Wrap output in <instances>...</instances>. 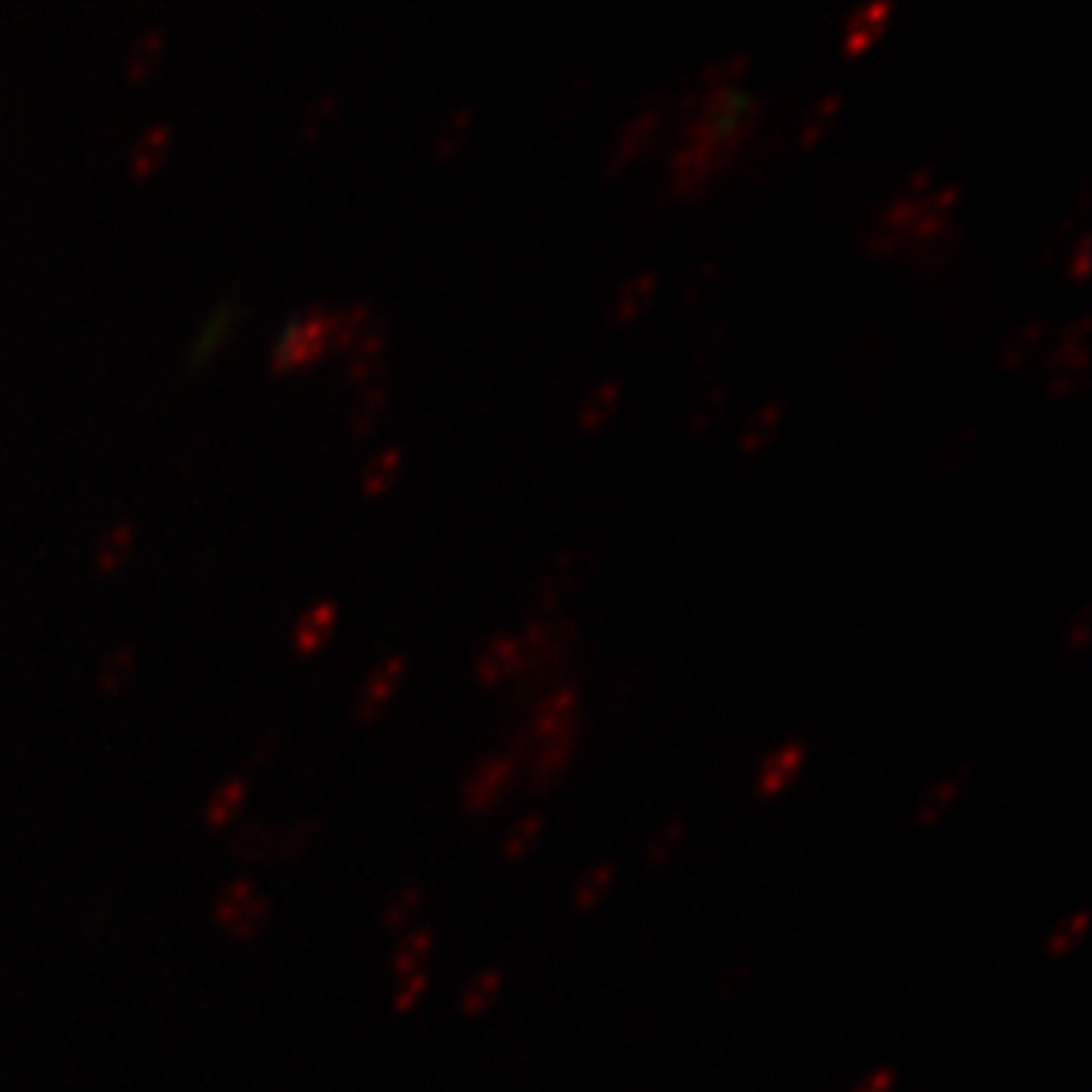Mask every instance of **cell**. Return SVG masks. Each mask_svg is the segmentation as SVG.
Instances as JSON below:
<instances>
[{
  "mask_svg": "<svg viewBox=\"0 0 1092 1092\" xmlns=\"http://www.w3.org/2000/svg\"><path fill=\"white\" fill-rule=\"evenodd\" d=\"M328 343H331V310L313 307L286 325V331L273 346V365L276 368L307 365L325 352Z\"/></svg>",
  "mask_w": 1092,
  "mask_h": 1092,
  "instance_id": "cell-1",
  "label": "cell"
},
{
  "mask_svg": "<svg viewBox=\"0 0 1092 1092\" xmlns=\"http://www.w3.org/2000/svg\"><path fill=\"white\" fill-rule=\"evenodd\" d=\"M896 1090V1071L893 1068H877L871 1071L853 1092H893Z\"/></svg>",
  "mask_w": 1092,
  "mask_h": 1092,
  "instance_id": "cell-45",
  "label": "cell"
},
{
  "mask_svg": "<svg viewBox=\"0 0 1092 1092\" xmlns=\"http://www.w3.org/2000/svg\"><path fill=\"white\" fill-rule=\"evenodd\" d=\"M613 880H616V868L601 862L595 868H589L586 874H579V880L574 883V907L577 910H592L598 907L601 901L607 899V893L613 890Z\"/></svg>",
  "mask_w": 1092,
  "mask_h": 1092,
  "instance_id": "cell-26",
  "label": "cell"
},
{
  "mask_svg": "<svg viewBox=\"0 0 1092 1092\" xmlns=\"http://www.w3.org/2000/svg\"><path fill=\"white\" fill-rule=\"evenodd\" d=\"M632 1092H665V1081H662V1078H649V1081H643L641 1087H635Z\"/></svg>",
  "mask_w": 1092,
  "mask_h": 1092,
  "instance_id": "cell-47",
  "label": "cell"
},
{
  "mask_svg": "<svg viewBox=\"0 0 1092 1092\" xmlns=\"http://www.w3.org/2000/svg\"><path fill=\"white\" fill-rule=\"evenodd\" d=\"M401 458H404V452H401V447H386V450H380L371 461H368V467H365V474H362V486H365V492H383V489H388L391 486V480L398 477V467H401Z\"/></svg>",
  "mask_w": 1092,
  "mask_h": 1092,
  "instance_id": "cell-33",
  "label": "cell"
},
{
  "mask_svg": "<svg viewBox=\"0 0 1092 1092\" xmlns=\"http://www.w3.org/2000/svg\"><path fill=\"white\" fill-rule=\"evenodd\" d=\"M422 904H425V896L419 887H404L401 893H394L386 904V926L391 929H404L410 926L419 913H422Z\"/></svg>",
  "mask_w": 1092,
  "mask_h": 1092,
  "instance_id": "cell-39",
  "label": "cell"
},
{
  "mask_svg": "<svg viewBox=\"0 0 1092 1092\" xmlns=\"http://www.w3.org/2000/svg\"><path fill=\"white\" fill-rule=\"evenodd\" d=\"M1087 932H1090V910H1078V913L1065 916V919L1050 932V938H1047V944H1044V953H1047L1050 959H1062V956L1075 953V950L1084 944Z\"/></svg>",
  "mask_w": 1092,
  "mask_h": 1092,
  "instance_id": "cell-24",
  "label": "cell"
},
{
  "mask_svg": "<svg viewBox=\"0 0 1092 1092\" xmlns=\"http://www.w3.org/2000/svg\"><path fill=\"white\" fill-rule=\"evenodd\" d=\"M890 12H893L890 3H868V6H862V9L850 18V25H846L843 49L853 52V55L862 52V49H868V46L880 37V31H883Z\"/></svg>",
  "mask_w": 1092,
  "mask_h": 1092,
  "instance_id": "cell-17",
  "label": "cell"
},
{
  "mask_svg": "<svg viewBox=\"0 0 1092 1092\" xmlns=\"http://www.w3.org/2000/svg\"><path fill=\"white\" fill-rule=\"evenodd\" d=\"M334 619H337V607L334 601H319L313 604L295 626V649L298 652H313L319 649L322 641L331 635L334 629Z\"/></svg>",
  "mask_w": 1092,
  "mask_h": 1092,
  "instance_id": "cell-21",
  "label": "cell"
},
{
  "mask_svg": "<svg viewBox=\"0 0 1092 1092\" xmlns=\"http://www.w3.org/2000/svg\"><path fill=\"white\" fill-rule=\"evenodd\" d=\"M963 786L965 771L944 774L941 780H935V783L922 792V798L916 801V807H913V826H916V829H935V826H941V823L950 817V811L956 807V801H959V795H963Z\"/></svg>",
  "mask_w": 1092,
  "mask_h": 1092,
  "instance_id": "cell-10",
  "label": "cell"
},
{
  "mask_svg": "<svg viewBox=\"0 0 1092 1092\" xmlns=\"http://www.w3.org/2000/svg\"><path fill=\"white\" fill-rule=\"evenodd\" d=\"M470 125H474V110H470V107L452 110L450 116L435 130V152H438V155H450V152H455V149L467 140Z\"/></svg>",
  "mask_w": 1092,
  "mask_h": 1092,
  "instance_id": "cell-35",
  "label": "cell"
},
{
  "mask_svg": "<svg viewBox=\"0 0 1092 1092\" xmlns=\"http://www.w3.org/2000/svg\"><path fill=\"white\" fill-rule=\"evenodd\" d=\"M780 425H783V404H780V401L762 404V407L753 410V413L747 416V422L741 425V435H738L741 450L747 452V455L765 450L774 438H777Z\"/></svg>",
  "mask_w": 1092,
  "mask_h": 1092,
  "instance_id": "cell-16",
  "label": "cell"
},
{
  "mask_svg": "<svg viewBox=\"0 0 1092 1092\" xmlns=\"http://www.w3.org/2000/svg\"><path fill=\"white\" fill-rule=\"evenodd\" d=\"M247 795H250V783L243 777L225 780L206 801V826L210 829H228L243 814Z\"/></svg>",
  "mask_w": 1092,
  "mask_h": 1092,
  "instance_id": "cell-15",
  "label": "cell"
},
{
  "mask_svg": "<svg viewBox=\"0 0 1092 1092\" xmlns=\"http://www.w3.org/2000/svg\"><path fill=\"white\" fill-rule=\"evenodd\" d=\"M655 292H658V276L652 270H638V273L626 276L623 286L613 295V307H610L613 322L638 319L643 310L652 304Z\"/></svg>",
  "mask_w": 1092,
  "mask_h": 1092,
  "instance_id": "cell-13",
  "label": "cell"
},
{
  "mask_svg": "<svg viewBox=\"0 0 1092 1092\" xmlns=\"http://www.w3.org/2000/svg\"><path fill=\"white\" fill-rule=\"evenodd\" d=\"M516 774V762L507 753H492L474 765L461 786V807L467 814H486L495 807V801L504 795Z\"/></svg>",
  "mask_w": 1092,
  "mask_h": 1092,
  "instance_id": "cell-6",
  "label": "cell"
},
{
  "mask_svg": "<svg viewBox=\"0 0 1092 1092\" xmlns=\"http://www.w3.org/2000/svg\"><path fill=\"white\" fill-rule=\"evenodd\" d=\"M425 989H428V974L425 971L410 974V977H398V986H394V995H391V1008L398 1014H410L422 1002Z\"/></svg>",
  "mask_w": 1092,
  "mask_h": 1092,
  "instance_id": "cell-42",
  "label": "cell"
},
{
  "mask_svg": "<svg viewBox=\"0 0 1092 1092\" xmlns=\"http://www.w3.org/2000/svg\"><path fill=\"white\" fill-rule=\"evenodd\" d=\"M161 49H164V31H161L158 25L146 28V31L134 40V46H130V52H128L130 76H134V79L146 76V73L155 67V62H158Z\"/></svg>",
  "mask_w": 1092,
  "mask_h": 1092,
  "instance_id": "cell-32",
  "label": "cell"
},
{
  "mask_svg": "<svg viewBox=\"0 0 1092 1092\" xmlns=\"http://www.w3.org/2000/svg\"><path fill=\"white\" fill-rule=\"evenodd\" d=\"M404 674H407V658H404V655H388V658H383V662L374 668V674L368 677V683H365V689H362V695H359V702H355L359 719H365V722L377 719L388 707V702L394 699V692H398Z\"/></svg>",
  "mask_w": 1092,
  "mask_h": 1092,
  "instance_id": "cell-9",
  "label": "cell"
},
{
  "mask_svg": "<svg viewBox=\"0 0 1092 1092\" xmlns=\"http://www.w3.org/2000/svg\"><path fill=\"white\" fill-rule=\"evenodd\" d=\"M689 820L686 817H671V820H665L655 832H652V837L646 840V846H643V859H646V865L649 868H665V865H671L683 850H686V843H689Z\"/></svg>",
  "mask_w": 1092,
  "mask_h": 1092,
  "instance_id": "cell-14",
  "label": "cell"
},
{
  "mask_svg": "<svg viewBox=\"0 0 1092 1092\" xmlns=\"http://www.w3.org/2000/svg\"><path fill=\"white\" fill-rule=\"evenodd\" d=\"M586 568H589V559H582V553H562L559 559H553V565L543 571V577L537 582L534 616L556 619V613L574 598L579 582L586 579Z\"/></svg>",
  "mask_w": 1092,
  "mask_h": 1092,
  "instance_id": "cell-5",
  "label": "cell"
},
{
  "mask_svg": "<svg viewBox=\"0 0 1092 1092\" xmlns=\"http://www.w3.org/2000/svg\"><path fill=\"white\" fill-rule=\"evenodd\" d=\"M386 401L388 388L383 386V383H368V386L362 388V394H359L352 413H349V431H352V435H368V431L377 425V419L383 416Z\"/></svg>",
  "mask_w": 1092,
  "mask_h": 1092,
  "instance_id": "cell-29",
  "label": "cell"
},
{
  "mask_svg": "<svg viewBox=\"0 0 1092 1092\" xmlns=\"http://www.w3.org/2000/svg\"><path fill=\"white\" fill-rule=\"evenodd\" d=\"M671 1026V1011L665 1005H646L643 1011H638L626 1028H623V1044L632 1047V1050H646L652 1047L655 1041H662V1034Z\"/></svg>",
  "mask_w": 1092,
  "mask_h": 1092,
  "instance_id": "cell-20",
  "label": "cell"
},
{
  "mask_svg": "<svg viewBox=\"0 0 1092 1092\" xmlns=\"http://www.w3.org/2000/svg\"><path fill=\"white\" fill-rule=\"evenodd\" d=\"M130 543H134V525L130 522H116L113 528L104 531V537L98 540V565L104 571L116 568L125 556H128Z\"/></svg>",
  "mask_w": 1092,
  "mask_h": 1092,
  "instance_id": "cell-36",
  "label": "cell"
},
{
  "mask_svg": "<svg viewBox=\"0 0 1092 1092\" xmlns=\"http://www.w3.org/2000/svg\"><path fill=\"white\" fill-rule=\"evenodd\" d=\"M641 692H643V674L638 671V668H629V671H623V674L613 680L610 692L604 695V707H607L610 713H626V710H632V707L638 705Z\"/></svg>",
  "mask_w": 1092,
  "mask_h": 1092,
  "instance_id": "cell-37",
  "label": "cell"
},
{
  "mask_svg": "<svg viewBox=\"0 0 1092 1092\" xmlns=\"http://www.w3.org/2000/svg\"><path fill=\"white\" fill-rule=\"evenodd\" d=\"M540 832H543V820H540V814H528V817H522L519 823L511 826V832H507L504 843H501L504 859H511V862H514V859L528 856V853L537 846Z\"/></svg>",
  "mask_w": 1092,
  "mask_h": 1092,
  "instance_id": "cell-34",
  "label": "cell"
},
{
  "mask_svg": "<svg viewBox=\"0 0 1092 1092\" xmlns=\"http://www.w3.org/2000/svg\"><path fill=\"white\" fill-rule=\"evenodd\" d=\"M431 950H435V932H431V929L410 932V935L404 938V944L398 947L394 959H391L394 974H398V977H410V974L425 971V965L431 959Z\"/></svg>",
  "mask_w": 1092,
  "mask_h": 1092,
  "instance_id": "cell-25",
  "label": "cell"
},
{
  "mask_svg": "<svg viewBox=\"0 0 1092 1092\" xmlns=\"http://www.w3.org/2000/svg\"><path fill=\"white\" fill-rule=\"evenodd\" d=\"M756 977H759V968L750 956H741L735 963H728L713 980V999L716 1005H735L741 1002L753 986H756Z\"/></svg>",
  "mask_w": 1092,
  "mask_h": 1092,
  "instance_id": "cell-19",
  "label": "cell"
},
{
  "mask_svg": "<svg viewBox=\"0 0 1092 1092\" xmlns=\"http://www.w3.org/2000/svg\"><path fill=\"white\" fill-rule=\"evenodd\" d=\"M371 313H374V310H371L368 301H349L346 307L331 310V343L349 349V346L359 340V334L365 331Z\"/></svg>",
  "mask_w": 1092,
  "mask_h": 1092,
  "instance_id": "cell-28",
  "label": "cell"
},
{
  "mask_svg": "<svg viewBox=\"0 0 1092 1092\" xmlns=\"http://www.w3.org/2000/svg\"><path fill=\"white\" fill-rule=\"evenodd\" d=\"M1092 641V619H1090V607H1081L1078 610V616H1075V623L1068 626V638H1065V646H1068V652H1075V655H1081L1087 646H1090Z\"/></svg>",
  "mask_w": 1092,
  "mask_h": 1092,
  "instance_id": "cell-44",
  "label": "cell"
},
{
  "mask_svg": "<svg viewBox=\"0 0 1092 1092\" xmlns=\"http://www.w3.org/2000/svg\"><path fill=\"white\" fill-rule=\"evenodd\" d=\"M1047 346V325L1038 319L1026 322L1023 328H1017L1008 340H1005V349H1002V362L1017 368V365H1028L1034 362Z\"/></svg>",
  "mask_w": 1092,
  "mask_h": 1092,
  "instance_id": "cell-22",
  "label": "cell"
},
{
  "mask_svg": "<svg viewBox=\"0 0 1092 1092\" xmlns=\"http://www.w3.org/2000/svg\"><path fill=\"white\" fill-rule=\"evenodd\" d=\"M130 671H134V649L122 646V649H116V652H110L104 658V665L98 671V686L104 692H116V689H122V683L128 680Z\"/></svg>",
  "mask_w": 1092,
  "mask_h": 1092,
  "instance_id": "cell-40",
  "label": "cell"
},
{
  "mask_svg": "<svg viewBox=\"0 0 1092 1092\" xmlns=\"http://www.w3.org/2000/svg\"><path fill=\"white\" fill-rule=\"evenodd\" d=\"M171 143V128L164 122H155L152 128H146L137 140H134V149H130V167L137 174H146L158 164V158L164 155Z\"/></svg>",
  "mask_w": 1092,
  "mask_h": 1092,
  "instance_id": "cell-31",
  "label": "cell"
},
{
  "mask_svg": "<svg viewBox=\"0 0 1092 1092\" xmlns=\"http://www.w3.org/2000/svg\"><path fill=\"white\" fill-rule=\"evenodd\" d=\"M716 279H719V264H716V261L699 264V267L686 276V283H683V301H686V304L705 301L707 295L713 292Z\"/></svg>",
  "mask_w": 1092,
  "mask_h": 1092,
  "instance_id": "cell-43",
  "label": "cell"
},
{
  "mask_svg": "<svg viewBox=\"0 0 1092 1092\" xmlns=\"http://www.w3.org/2000/svg\"><path fill=\"white\" fill-rule=\"evenodd\" d=\"M579 744V719L571 722L568 728H562L559 735H553L550 741L534 744V753L528 756V792L543 795L550 792L565 771L574 762Z\"/></svg>",
  "mask_w": 1092,
  "mask_h": 1092,
  "instance_id": "cell-3",
  "label": "cell"
},
{
  "mask_svg": "<svg viewBox=\"0 0 1092 1092\" xmlns=\"http://www.w3.org/2000/svg\"><path fill=\"white\" fill-rule=\"evenodd\" d=\"M1087 316H1078L1059 337L1053 355L1047 359V388L1053 394H1068L1087 383Z\"/></svg>",
  "mask_w": 1092,
  "mask_h": 1092,
  "instance_id": "cell-2",
  "label": "cell"
},
{
  "mask_svg": "<svg viewBox=\"0 0 1092 1092\" xmlns=\"http://www.w3.org/2000/svg\"><path fill=\"white\" fill-rule=\"evenodd\" d=\"M750 65V55L747 52H728L722 59H716L713 65H707L699 79H695V88H702L705 95L710 91H722V88H731V82L747 70Z\"/></svg>",
  "mask_w": 1092,
  "mask_h": 1092,
  "instance_id": "cell-30",
  "label": "cell"
},
{
  "mask_svg": "<svg viewBox=\"0 0 1092 1092\" xmlns=\"http://www.w3.org/2000/svg\"><path fill=\"white\" fill-rule=\"evenodd\" d=\"M522 668V646H519V638L516 635H495L492 641L486 643L474 662V671L483 683H504V680H514Z\"/></svg>",
  "mask_w": 1092,
  "mask_h": 1092,
  "instance_id": "cell-11",
  "label": "cell"
},
{
  "mask_svg": "<svg viewBox=\"0 0 1092 1092\" xmlns=\"http://www.w3.org/2000/svg\"><path fill=\"white\" fill-rule=\"evenodd\" d=\"M577 705H579L577 683H565V686H559L556 692H550L540 705L528 713L525 728H528L531 741H534V744L550 741L553 735H559L562 728H568L571 722H577L579 719Z\"/></svg>",
  "mask_w": 1092,
  "mask_h": 1092,
  "instance_id": "cell-7",
  "label": "cell"
},
{
  "mask_svg": "<svg viewBox=\"0 0 1092 1092\" xmlns=\"http://www.w3.org/2000/svg\"><path fill=\"white\" fill-rule=\"evenodd\" d=\"M337 110H340V95H337V91H322V95H316V98L307 104L304 116H301V134H304V140L319 137L325 125L337 116Z\"/></svg>",
  "mask_w": 1092,
  "mask_h": 1092,
  "instance_id": "cell-38",
  "label": "cell"
},
{
  "mask_svg": "<svg viewBox=\"0 0 1092 1092\" xmlns=\"http://www.w3.org/2000/svg\"><path fill=\"white\" fill-rule=\"evenodd\" d=\"M725 340H728V331H725V325H716L707 337H702V355H699V365L702 362H710L716 352H722V346H725Z\"/></svg>",
  "mask_w": 1092,
  "mask_h": 1092,
  "instance_id": "cell-46",
  "label": "cell"
},
{
  "mask_svg": "<svg viewBox=\"0 0 1092 1092\" xmlns=\"http://www.w3.org/2000/svg\"><path fill=\"white\" fill-rule=\"evenodd\" d=\"M725 404H728V391L722 386H710L699 394V401L692 404V428L702 431V428H710L722 413H725Z\"/></svg>",
  "mask_w": 1092,
  "mask_h": 1092,
  "instance_id": "cell-41",
  "label": "cell"
},
{
  "mask_svg": "<svg viewBox=\"0 0 1092 1092\" xmlns=\"http://www.w3.org/2000/svg\"><path fill=\"white\" fill-rule=\"evenodd\" d=\"M804 759H807V747H804L801 741L783 744L777 753H771V756L762 762V771H759V780H756L759 795H762V798H777L780 792H786V786L801 771Z\"/></svg>",
  "mask_w": 1092,
  "mask_h": 1092,
  "instance_id": "cell-12",
  "label": "cell"
},
{
  "mask_svg": "<svg viewBox=\"0 0 1092 1092\" xmlns=\"http://www.w3.org/2000/svg\"><path fill=\"white\" fill-rule=\"evenodd\" d=\"M501 986H504V977L498 971H480L461 992V1011L464 1017H480L486 1014L495 999L501 995Z\"/></svg>",
  "mask_w": 1092,
  "mask_h": 1092,
  "instance_id": "cell-27",
  "label": "cell"
},
{
  "mask_svg": "<svg viewBox=\"0 0 1092 1092\" xmlns=\"http://www.w3.org/2000/svg\"><path fill=\"white\" fill-rule=\"evenodd\" d=\"M662 128V110L658 107H643L635 113L623 128L616 130L613 143L607 146V171H623L629 161H635L643 149L655 140Z\"/></svg>",
  "mask_w": 1092,
  "mask_h": 1092,
  "instance_id": "cell-8",
  "label": "cell"
},
{
  "mask_svg": "<svg viewBox=\"0 0 1092 1092\" xmlns=\"http://www.w3.org/2000/svg\"><path fill=\"white\" fill-rule=\"evenodd\" d=\"M840 107H843L840 91H829V95H823V98H820V101H817V104H814V107L801 116L798 143H801V146H817V143L826 137V130L835 125Z\"/></svg>",
  "mask_w": 1092,
  "mask_h": 1092,
  "instance_id": "cell-23",
  "label": "cell"
},
{
  "mask_svg": "<svg viewBox=\"0 0 1092 1092\" xmlns=\"http://www.w3.org/2000/svg\"><path fill=\"white\" fill-rule=\"evenodd\" d=\"M616 404H619V383L616 380L592 386L582 394V404H579V428L589 431V435L601 431L610 422V416L616 413Z\"/></svg>",
  "mask_w": 1092,
  "mask_h": 1092,
  "instance_id": "cell-18",
  "label": "cell"
},
{
  "mask_svg": "<svg viewBox=\"0 0 1092 1092\" xmlns=\"http://www.w3.org/2000/svg\"><path fill=\"white\" fill-rule=\"evenodd\" d=\"M216 919L222 929H228L234 938L247 941L267 922V899L258 893L250 880H234L228 883L219 901H216Z\"/></svg>",
  "mask_w": 1092,
  "mask_h": 1092,
  "instance_id": "cell-4",
  "label": "cell"
}]
</instances>
